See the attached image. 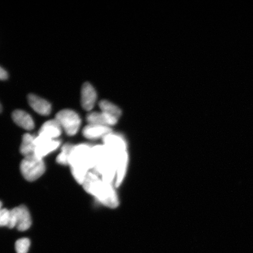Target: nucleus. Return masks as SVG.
Segmentation results:
<instances>
[{"instance_id":"nucleus-1","label":"nucleus","mask_w":253,"mask_h":253,"mask_svg":"<svg viewBox=\"0 0 253 253\" xmlns=\"http://www.w3.org/2000/svg\"><path fill=\"white\" fill-rule=\"evenodd\" d=\"M82 185L100 204L112 209L118 207L119 198L112 183L104 181L96 173L91 170L88 172Z\"/></svg>"},{"instance_id":"nucleus-2","label":"nucleus","mask_w":253,"mask_h":253,"mask_svg":"<svg viewBox=\"0 0 253 253\" xmlns=\"http://www.w3.org/2000/svg\"><path fill=\"white\" fill-rule=\"evenodd\" d=\"M91 147L86 144L74 145L69 166L75 179L82 185L88 172L93 169V161Z\"/></svg>"},{"instance_id":"nucleus-3","label":"nucleus","mask_w":253,"mask_h":253,"mask_svg":"<svg viewBox=\"0 0 253 253\" xmlns=\"http://www.w3.org/2000/svg\"><path fill=\"white\" fill-rule=\"evenodd\" d=\"M93 161V171L104 181L115 182L117 172V160L105 145H97L91 147Z\"/></svg>"},{"instance_id":"nucleus-4","label":"nucleus","mask_w":253,"mask_h":253,"mask_svg":"<svg viewBox=\"0 0 253 253\" xmlns=\"http://www.w3.org/2000/svg\"><path fill=\"white\" fill-rule=\"evenodd\" d=\"M45 165L42 158L36 155L25 157L21 163L20 169L22 175L28 181H36L45 171Z\"/></svg>"},{"instance_id":"nucleus-5","label":"nucleus","mask_w":253,"mask_h":253,"mask_svg":"<svg viewBox=\"0 0 253 253\" xmlns=\"http://www.w3.org/2000/svg\"><path fill=\"white\" fill-rule=\"evenodd\" d=\"M55 119L66 134L69 136L77 134L81 125V119L75 111L65 109L56 114Z\"/></svg>"},{"instance_id":"nucleus-6","label":"nucleus","mask_w":253,"mask_h":253,"mask_svg":"<svg viewBox=\"0 0 253 253\" xmlns=\"http://www.w3.org/2000/svg\"><path fill=\"white\" fill-rule=\"evenodd\" d=\"M31 224V214L25 206H20L10 211L8 228L13 229L16 227L19 231L24 232L29 229Z\"/></svg>"},{"instance_id":"nucleus-7","label":"nucleus","mask_w":253,"mask_h":253,"mask_svg":"<svg viewBox=\"0 0 253 253\" xmlns=\"http://www.w3.org/2000/svg\"><path fill=\"white\" fill-rule=\"evenodd\" d=\"M103 144L115 156L117 164L123 157L128 154L126 151V144L122 136L113 134H107L103 138Z\"/></svg>"},{"instance_id":"nucleus-8","label":"nucleus","mask_w":253,"mask_h":253,"mask_svg":"<svg viewBox=\"0 0 253 253\" xmlns=\"http://www.w3.org/2000/svg\"><path fill=\"white\" fill-rule=\"evenodd\" d=\"M61 144V141L58 139L52 140L38 135L35 139L36 150L34 154L43 159V157L58 149Z\"/></svg>"},{"instance_id":"nucleus-9","label":"nucleus","mask_w":253,"mask_h":253,"mask_svg":"<svg viewBox=\"0 0 253 253\" xmlns=\"http://www.w3.org/2000/svg\"><path fill=\"white\" fill-rule=\"evenodd\" d=\"M97 99V93L90 84L84 83L81 90V104L83 109L86 111L93 109Z\"/></svg>"},{"instance_id":"nucleus-10","label":"nucleus","mask_w":253,"mask_h":253,"mask_svg":"<svg viewBox=\"0 0 253 253\" xmlns=\"http://www.w3.org/2000/svg\"><path fill=\"white\" fill-rule=\"evenodd\" d=\"M62 130L61 126L55 119L50 120L44 123L41 126L39 135L56 140L61 135Z\"/></svg>"},{"instance_id":"nucleus-11","label":"nucleus","mask_w":253,"mask_h":253,"mask_svg":"<svg viewBox=\"0 0 253 253\" xmlns=\"http://www.w3.org/2000/svg\"><path fill=\"white\" fill-rule=\"evenodd\" d=\"M112 132L109 126L88 124L83 129L82 133L88 140H97L103 138L106 135Z\"/></svg>"},{"instance_id":"nucleus-12","label":"nucleus","mask_w":253,"mask_h":253,"mask_svg":"<svg viewBox=\"0 0 253 253\" xmlns=\"http://www.w3.org/2000/svg\"><path fill=\"white\" fill-rule=\"evenodd\" d=\"M28 103L33 109L42 116L49 115L51 112V104L47 101L33 94L28 97Z\"/></svg>"},{"instance_id":"nucleus-13","label":"nucleus","mask_w":253,"mask_h":253,"mask_svg":"<svg viewBox=\"0 0 253 253\" xmlns=\"http://www.w3.org/2000/svg\"><path fill=\"white\" fill-rule=\"evenodd\" d=\"M86 119L88 124L106 126L109 127L110 126L115 125L118 122V119L102 112L88 113Z\"/></svg>"},{"instance_id":"nucleus-14","label":"nucleus","mask_w":253,"mask_h":253,"mask_svg":"<svg viewBox=\"0 0 253 253\" xmlns=\"http://www.w3.org/2000/svg\"><path fill=\"white\" fill-rule=\"evenodd\" d=\"M12 118L16 125L26 130H32L34 128L35 125L33 118L29 114L23 110L14 111L12 113Z\"/></svg>"},{"instance_id":"nucleus-15","label":"nucleus","mask_w":253,"mask_h":253,"mask_svg":"<svg viewBox=\"0 0 253 253\" xmlns=\"http://www.w3.org/2000/svg\"><path fill=\"white\" fill-rule=\"evenodd\" d=\"M35 139H36V137L29 133L23 135L20 147V152L24 157L35 154V150H36Z\"/></svg>"},{"instance_id":"nucleus-16","label":"nucleus","mask_w":253,"mask_h":253,"mask_svg":"<svg viewBox=\"0 0 253 253\" xmlns=\"http://www.w3.org/2000/svg\"><path fill=\"white\" fill-rule=\"evenodd\" d=\"M99 106L102 112L109 116L119 119L122 115V111L118 106L107 100H102L99 103Z\"/></svg>"},{"instance_id":"nucleus-17","label":"nucleus","mask_w":253,"mask_h":253,"mask_svg":"<svg viewBox=\"0 0 253 253\" xmlns=\"http://www.w3.org/2000/svg\"><path fill=\"white\" fill-rule=\"evenodd\" d=\"M74 145L67 143L63 145L61 148V152L56 158V162L61 165H69V157Z\"/></svg>"},{"instance_id":"nucleus-18","label":"nucleus","mask_w":253,"mask_h":253,"mask_svg":"<svg viewBox=\"0 0 253 253\" xmlns=\"http://www.w3.org/2000/svg\"><path fill=\"white\" fill-rule=\"evenodd\" d=\"M31 242L29 239L23 238L15 243V251L17 253H27L29 251Z\"/></svg>"},{"instance_id":"nucleus-19","label":"nucleus","mask_w":253,"mask_h":253,"mask_svg":"<svg viewBox=\"0 0 253 253\" xmlns=\"http://www.w3.org/2000/svg\"><path fill=\"white\" fill-rule=\"evenodd\" d=\"M10 211L7 209H1L0 210V227L8 226Z\"/></svg>"},{"instance_id":"nucleus-20","label":"nucleus","mask_w":253,"mask_h":253,"mask_svg":"<svg viewBox=\"0 0 253 253\" xmlns=\"http://www.w3.org/2000/svg\"><path fill=\"white\" fill-rule=\"evenodd\" d=\"M8 79V74L4 69L0 66V80L4 81Z\"/></svg>"},{"instance_id":"nucleus-21","label":"nucleus","mask_w":253,"mask_h":253,"mask_svg":"<svg viewBox=\"0 0 253 253\" xmlns=\"http://www.w3.org/2000/svg\"><path fill=\"white\" fill-rule=\"evenodd\" d=\"M2 202L1 201H0V210H1L2 209Z\"/></svg>"},{"instance_id":"nucleus-22","label":"nucleus","mask_w":253,"mask_h":253,"mask_svg":"<svg viewBox=\"0 0 253 253\" xmlns=\"http://www.w3.org/2000/svg\"><path fill=\"white\" fill-rule=\"evenodd\" d=\"M2 112V106L1 105V104H0V113Z\"/></svg>"}]
</instances>
